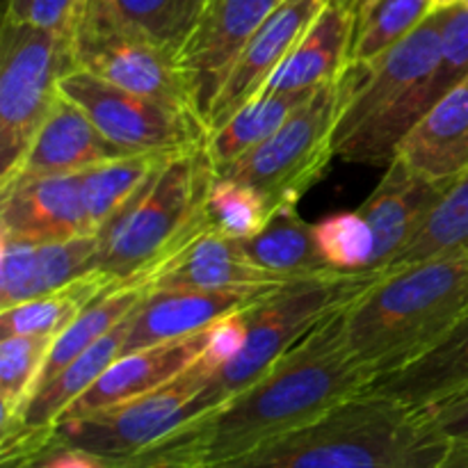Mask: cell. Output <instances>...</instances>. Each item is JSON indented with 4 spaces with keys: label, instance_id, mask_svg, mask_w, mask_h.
<instances>
[{
    "label": "cell",
    "instance_id": "10",
    "mask_svg": "<svg viewBox=\"0 0 468 468\" xmlns=\"http://www.w3.org/2000/svg\"><path fill=\"white\" fill-rule=\"evenodd\" d=\"M59 94L126 154H181L208 140V126L197 112L122 90L82 69L59 78Z\"/></svg>",
    "mask_w": 468,
    "mask_h": 468
},
{
    "label": "cell",
    "instance_id": "34",
    "mask_svg": "<svg viewBox=\"0 0 468 468\" xmlns=\"http://www.w3.org/2000/svg\"><path fill=\"white\" fill-rule=\"evenodd\" d=\"M272 213L270 201L256 187L219 174L215 176L206 201V219L215 233L233 240H247L268 224Z\"/></svg>",
    "mask_w": 468,
    "mask_h": 468
},
{
    "label": "cell",
    "instance_id": "11",
    "mask_svg": "<svg viewBox=\"0 0 468 468\" xmlns=\"http://www.w3.org/2000/svg\"><path fill=\"white\" fill-rule=\"evenodd\" d=\"M71 50L73 69L90 71L122 90L199 114L174 50L110 30H76Z\"/></svg>",
    "mask_w": 468,
    "mask_h": 468
},
{
    "label": "cell",
    "instance_id": "24",
    "mask_svg": "<svg viewBox=\"0 0 468 468\" xmlns=\"http://www.w3.org/2000/svg\"><path fill=\"white\" fill-rule=\"evenodd\" d=\"M208 0H85L76 30H110L178 55Z\"/></svg>",
    "mask_w": 468,
    "mask_h": 468
},
{
    "label": "cell",
    "instance_id": "19",
    "mask_svg": "<svg viewBox=\"0 0 468 468\" xmlns=\"http://www.w3.org/2000/svg\"><path fill=\"white\" fill-rule=\"evenodd\" d=\"M123 155L133 154L114 146L76 103L59 94L58 103L37 131L26 155L7 176L0 178V186L18 178L82 174Z\"/></svg>",
    "mask_w": 468,
    "mask_h": 468
},
{
    "label": "cell",
    "instance_id": "27",
    "mask_svg": "<svg viewBox=\"0 0 468 468\" xmlns=\"http://www.w3.org/2000/svg\"><path fill=\"white\" fill-rule=\"evenodd\" d=\"M240 242L256 263L286 279L346 274L329 268L315 242L314 224L300 218L297 206H279L256 236Z\"/></svg>",
    "mask_w": 468,
    "mask_h": 468
},
{
    "label": "cell",
    "instance_id": "44",
    "mask_svg": "<svg viewBox=\"0 0 468 468\" xmlns=\"http://www.w3.org/2000/svg\"><path fill=\"white\" fill-rule=\"evenodd\" d=\"M452 3H457V0H452Z\"/></svg>",
    "mask_w": 468,
    "mask_h": 468
},
{
    "label": "cell",
    "instance_id": "15",
    "mask_svg": "<svg viewBox=\"0 0 468 468\" xmlns=\"http://www.w3.org/2000/svg\"><path fill=\"white\" fill-rule=\"evenodd\" d=\"M300 282L265 270L245 251L240 240L206 229L167 261L151 268L135 283L151 292L165 291H231V288L282 286Z\"/></svg>",
    "mask_w": 468,
    "mask_h": 468
},
{
    "label": "cell",
    "instance_id": "5",
    "mask_svg": "<svg viewBox=\"0 0 468 468\" xmlns=\"http://www.w3.org/2000/svg\"><path fill=\"white\" fill-rule=\"evenodd\" d=\"M218 167L206 142L172 155L144 187L99 229L96 270L135 283L206 231V201Z\"/></svg>",
    "mask_w": 468,
    "mask_h": 468
},
{
    "label": "cell",
    "instance_id": "42",
    "mask_svg": "<svg viewBox=\"0 0 468 468\" xmlns=\"http://www.w3.org/2000/svg\"><path fill=\"white\" fill-rule=\"evenodd\" d=\"M370 3H375V0H352V7H355V12L359 14L361 9H364V7H368Z\"/></svg>",
    "mask_w": 468,
    "mask_h": 468
},
{
    "label": "cell",
    "instance_id": "8",
    "mask_svg": "<svg viewBox=\"0 0 468 468\" xmlns=\"http://www.w3.org/2000/svg\"><path fill=\"white\" fill-rule=\"evenodd\" d=\"M73 39L30 21L3 18L0 32V178L26 155L73 69Z\"/></svg>",
    "mask_w": 468,
    "mask_h": 468
},
{
    "label": "cell",
    "instance_id": "29",
    "mask_svg": "<svg viewBox=\"0 0 468 468\" xmlns=\"http://www.w3.org/2000/svg\"><path fill=\"white\" fill-rule=\"evenodd\" d=\"M448 256H468V169L448 183L416 236L388 270Z\"/></svg>",
    "mask_w": 468,
    "mask_h": 468
},
{
    "label": "cell",
    "instance_id": "20",
    "mask_svg": "<svg viewBox=\"0 0 468 468\" xmlns=\"http://www.w3.org/2000/svg\"><path fill=\"white\" fill-rule=\"evenodd\" d=\"M99 238L23 242L0 236V309L35 300L96 270Z\"/></svg>",
    "mask_w": 468,
    "mask_h": 468
},
{
    "label": "cell",
    "instance_id": "17",
    "mask_svg": "<svg viewBox=\"0 0 468 468\" xmlns=\"http://www.w3.org/2000/svg\"><path fill=\"white\" fill-rule=\"evenodd\" d=\"M448 183L451 181H432L425 174L416 172L400 155H393L384 178L359 208L375 238L370 272H387L391 268L396 256L410 245Z\"/></svg>",
    "mask_w": 468,
    "mask_h": 468
},
{
    "label": "cell",
    "instance_id": "28",
    "mask_svg": "<svg viewBox=\"0 0 468 468\" xmlns=\"http://www.w3.org/2000/svg\"><path fill=\"white\" fill-rule=\"evenodd\" d=\"M315 90L309 91H263L254 96L245 108L238 110L227 123L215 128L206 140L210 160L222 169L236 163L254 146L268 140Z\"/></svg>",
    "mask_w": 468,
    "mask_h": 468
},
{
    "label": "cell",
    "instance_id": "18",
    "mask_svg": "<svg viewBox=\"0 0 468 468\" xmlns=\"http://www.w3.org/2000/svg\"><path fill=\"white\" fill-rule=\"evenodd\" d=\"M215 327L218 324L204 329V332L190 334V336L160 341L122 355L101 375V379L90 391L82 393L64 411L62 419L85 416L90 411L103 410V407L117 405V402L131 400V398L144 396V393L165 387L178 375L186 373L190 366H195L208 352L215 336Z\"/></svg>",
    "mask_w": 468,
    "mask_h": 468
},
{
    "label": "cell",
    "instance_id": "3",
    "mask_svg": "<svg viewBox=\"0 0 468 468\" xmlns=\"http://www.w3.org/2000/svg\"><path fill=\"white\" fill-rule=\"evenodd\" d=\"M468 314V256L382 272L346 306V336L378 378L437 343Z\"/></svg>",
    "mask_w": 468,
    "mask_h": 468
},
{
    "label": "cell",
    "instance_id": "14",
    "mask_svg": "<svg viewBox=\"0 0 468 468\" xmlns=\"http://www.w3.org/2000/svg\"><path fill=\"white\" fill-rule=\"evenodd\" d=\"M82 174L18 178L0 186V236L23 242L96 236L82 199Z\"/></svg>",
    "mask_w": 468,
    "mask_h": 468
},
{
    "label": "cell",
    "instance_id": "23",
    "mask_svg": "<svg viewBox=\"0 0 468 468\" xmlns=\"http://www.w3.org/2000/svg\"><path fill=\"white\" fill-rule=\"evenodd\" d=\"M396 155L432 181H452L468 169V76L441 96L402 137Z\"/></svg>",
    "mask_w": 468,
    "mask_h": 468
},
{
    "label": "cell",
    "instance_id": "9",
    "mask_svg": "<svg viewBox=\"0 0 468 468\" xmlns=\"http://www.w3.org/2000/svg\"><path fill=\"white\" fill-rule=\"evenodd\" d=\"M219 361L210 347L195 366L155 391L85 416L55 423L53 434L64 446L91 452L112 462H126L140 455L155 441L199 416L197 398L213 378Z\"/></svg>",
    "mask_w": 468,
    "mask_h": 468
},
{
    "label": "cell",
    "instance_id": "31",
    "mask_svg": "<svg viewBox=\"0 0 468 468\" xmlns=\"http://www.w3.org/2000/svg\"><path fill=\"white\" fill-rule=\"evenodd\" d=\"M172 155L176 154H133L87 169L82 174V199L94 231L99 233Z\"/></svg>",
    "mask_w": 468,
    "mask_h": 468
},
{
    "label": "cell",
    "instance_id": "36",
    "mask_svg": "<svg viewBox=\"0 0 468 468\" xmlns=\"http://www.w3.org/2000/svg\"><path fill=\"white\" fill-rule=\"evenodd\" d=\"M3 468H128L122 462L64 446L53 430L18 434L3 441Z\"/></svg>",
    "mask_w": 468,
    "mask_h": 468
},
{
    "label": "cell",
    "instance_id": "1",
    "mask_svg": "<svg viewBox=\"0 0 468 468\" xmlns=\"http://www.w3.org/2000/svg\"><path fill=\"white\" fill-rule=\"evenodd\" d=\"M346 306L311 329L245 391L181 425L122 464L128 468L222 464L368 391L375 375L356 359L347 343Z\"/></svg>",
    "mask_w": 468,
    "mask_h": 468
},
{
    "label": "cell",
    "instance_id": "16",
    "mask_svg": "<svg viewBox=\"0 0 468 468\" xmlns=\"http://www.w3.org/2000/svg\"><path fill=\"white\" fill-rule=\"evenodd\" d=\"M286 286V283H282ZM282 286L231 288V291L151 292L133 314L122 355L160 341L190 336L222 323L229 315L251 309Z\"/></svg>",
    "mask_w": 468,
    "mask_h": 468
},
{
    "label": "cell",
    "instance_id": "40",
    "mask_svg": "<svg viewBox=\"0 0 468 468\" xmlns=\"http://www.w3.org/2000/svg\"><path fill=\"white\" fill-rule=\"evenodd\" d=\"M434 468H468V439L448 441L446 452Z\"/></svg>",
    "mask_w": 468,
    "mask_h": 468
},
{
    "label": "cell",
    "instance_id": "38",
    "mask_svg": "<svg viewBox=\"0 0 468 468\" xmlns=\"http://www.w3.org/2000/svg\"><path fill=\"white\" fill-rule=\"evenodd\" d=\"M82 5L85 0H32L26 21L73 39L78 21H80Z\"/></svg>",
    "mask_w": 468,
    "mask_h": 468
},
{
    "label": "cell",
    "instance_id": "13",
    "mask_svg": "<svg viewBox=\"0 0 468 468\" xmlns=\"http://www.w3.org/2000/svg\"><path fill=\"white\" fill-rule=\"evenodd\" d=\"M324 5L327 0H282L270 12L254 37L247 41L206 114L208 135L263 91Z\"/></svg>",
    "mask_w": 468,
    "mask_h": 468
},
{
    "label": "cell",
    "instance_id": "4",
    "mask_svg": "<svg viewBox=\"0 0 468 468\" xmlns=\"http://www.w3.org/2000/svg\"><path fill=\"white\" fill-rule=\"evenodd\" d=\"M443 7L368 64L347 67L336 126V155L391 163L402 137L425 114V87L441 55Z\"/></svg>",
    "mask_w": 468,
    "mask_h": 468
},
{
    "label": "cell",
    "instance_id": "12",
    "mask_svg": "<svg viewBox=\"0 0 468 468\" xmlns=\"http://www.w3.org/2000/svg\"><path fill=\"white\" fill-rule=\"evenodd\" d=\"M282 0H208L190 37L178 50L197 110L208 114L247 41ZM208 126V123H206Z\"/></svg>",
    "mask_w": 468,
    "mask_h": 468
},
{
    "label": "cell",
    "instance_id": "26",
    "mask_svg": "<svg viewBox=\"0 0 468 468\" xmlns=\"http://www.w3.org/2000/svg\"><path fill=\"white\" fill-rule=\"evenodd\" d=\"M122 283L126 282H119V279L110 277L101 270H91L67 286L3 309L0 332H3V336H16V334L58 336L69 324L76 323L91 304L103 300L108 292H112Z\"/></svg>",
    "mask_w": 468,
    "mask_h": 468
},
{
    "label": "cell",
    "instance_id": "43",
    "mask_svg": "<svg viewBox=\"0 0 468 468\" xmlns=\"http://www.w3.org/2000/svg\"><path fill=\"white\" fill-rule=\"evenodd\" d=\"M457 3H462V5H468V0H457Z\"/></svg>",
    "mask_w": 468,
    "mask_h": 468
},
{
    "label": "cell",
    "instance_id": "32",
    "mask_svg": "<svg viewBox=\"0 0 468 468\" xmlns=\"http://www.w3.org/2000/svg\"><path fill=\"white\" fill-rule=\"evenodd\" d=\"M452 0H375L356 14L350 64H368Z\"/></svg>",
    "mask_w": 468,
    "mask_h": 468
},
{
    "label": "cell",
    "instance_id": "39",
    "mask_svg": "<svg viewBox=\"0 0 468 468\" xmlns=\"http://www.w3.org/2000/svg\"><path fill=\"white\" fill-rule=\"evenodd\" d=\"M419 411L425 416V420L432 425L434 432L441 434L446 441L468 439V391Z\"/></svg>",
    "mask_w": 468,
    "mask_h": 468
},
{
    "label": "cell",
    "instance_id": "7",
    "mask_svg": "<svg viewBox=\"0 0 468 468\" xmlns=\"http://www.w3.org/2000/svg\"><path fill=\"white\" fill-rule=\"evenodd\" d=\"M346 90L347 71L320 85L268 140L218 169L219 176L256 187L274 210L300 204L336 155V126Z\"/></svg>",
    "mask_w": 468,
    "mask_h": 468
},
{
    "label": "cell",
    "instance_id": "22",
    "mask_svg": "<svg viewBox=\"0 0 468 468\" xmlns=\"http://www.w3.org/2000/svg\"><path fill=\"white\" fill-rule=\"evenodd\" d=\"M355 26L356 12L350 5L327 0L263 91H309L341 78L350 67Z\"/></svg>",
    "mask_w": 468,
    "mask_h": 468
},
{
    "label": "cell",
    "instance_id": "35",
    "mask_svg": "<svg viewBox=\"0 0 468 468\" xmlns=\"http://www.w3.org/2000/svg\"><path fill=\"white\" fill-rule=\"evenodd\" d=\"M314 229L318 250L329 268L346 274L370 272L375 238L359 210L329 215Z\"/></svg>",
    "mask_w": 468,
    "mask_h": 468
},
{
    "label": "cell",
    "instance_id": "41",
    "mask_svg": "<svg viewBox=\"0 0 468 468\" xmlns=\"http://www.w3.org/2000/svg\"><path fill=\"white\" fill-rule=\"evenodd\" d=\"M32 0H7V9H5V18L9 21H26L27 12H30Z\"/></svg>",
    "mask_w": 468,
    "mask_h": 468
},
{
    "label": "cell",
    "instance_id": "37",
    "mask_svg": "<svg viewBox=\"0 0 468 468\" xmlns=\"http://www.w3.org/2000/svg\"><path fill=\"white\" fill-rule=\"evenodd\" d=\"M468 76V5L443 7L441 55L425 87V112Z\"/></svg>",
    "mask_w": 468,
    "mask_h": 468
},
{
    "label": "cell",
    "instance_id": "33",
    "mask_svg": "<svg viewBox=\"0 0 468 468\" xmlns=\"http://www.w3.org/2000/svg\"><path fill=\"white\" fill-rule=\"evenodd\" d=\"M55 336H3L0 341V405H3V432L12 430L21 419L23 407L30 400L41 368L46 364Z\"/></svg>",
    "mask_w": 468,
    "mask_h": 468
},
{
    "label": "cell",
    "instance_id": "25",
    "mask_svg": "<svg viewBox=\"0 0 468 468\" xmlns=\"http://www.w3.org/2000/svg\"><path fill=\"white\" fill-rule=\"evenodd\" d=\"M135 314V311H133ZM133 314L123 318L114 329H110L103 338L94 343L90 350L82 352L73 364L59 370L50 382L41 384L23 407L21 419L12 430L3 432V437L14 432H46L53 430L55 423L64 416V411L78 400L85 391H90L101 375L122 356L128 329H131Z\"/></svg>",
    "mask_w": 468,
    "mask_h": 468
},
{
    "label": "cell",
    "instance_id": "21",
    "mask_svg": "<svg viewBox=\"0 0 468 468\" xmlns=\"http://www.w3.org/2000/svg\"><path fill=\"white\" fill-rule=\"evenodd\" d=\"M368 391L416 411L468 391V314L419 356L378 375Z\"/></svg>",
    "mask_w": 468,
    "mask_h": 468
},
{
    "label": "cell",
    "instance_id": "6",
    "mask_svg": "<svg viewBox=\"0 0 468 468\" xmlns=\"http://www.w3.org/2000/svg\"><path fill=\"white\" fill-rule=\"evenodd\" d=\"M382 272L329 274L291 282L242 314L245 336L238 350L215 368L197 398L199 416L231 400L263 378L288 350L334 311L350 304Z\"/></svg>",
    "mask_w": 468,
    "mask_h": 468
},
{
    "label": "cell",
    "instance_id": "30",
    "mask_svg": "<svg viewBox=\"0 0 468 468\" xmlns=\"http://www.w3.org/2000/svg\"><path fill=\"white\" fill-rule=\"evenodd\" d=\"M146 297H149V291L142 283H122L112 292H108L103 300L91 304L76 323H71L62 334L55 336L53 347H50L39 379H37L35 391L41 384L50 382L59 370L73 364L82 352L90 350L99 338H103L110 329L117 327L123 318H128Z\"/></svg>",
    "mask_w": 468,
    "mask_h": 468
},
{
    "label": "cell",
    "instance_id": "2",
    "mask_svg": "<svg viewBox=\"0 0 468 468\" xmlns=\"http://www.w3.org/2000/svg\"><path fill=\"white\" fill-rule=\"evenodd\" d=\"M446 446L420 411L364 391L247 455L206 468H434Z\"/></svg>",
    "mask_w": 468,
    "mask_h": 468
}]
</instances>
